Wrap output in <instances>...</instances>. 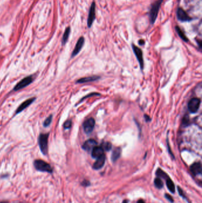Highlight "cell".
<instances>
[{"label":"cell","mask_w":202,"mask_h":203,"mask_svg":"<svg viewBox=\"0 0 202 203\" xmlns=\"http://www.w3.org/2000/svg\"><path fill=\"white\" fill-rule=\"evenodd\" d=\"M163 1L164 0H157V1H155L151 5L149 15V20L152 24H154L155 22L156 21L160 7Z\"/></svg>","instance_id":"obj_1"},{"label":"cell","mask_w":202,"mask_h":203,"mask_svg":"<svg viewBox=\"0 0 202 203\" xmlns=\"http://www.w3.org/2000/svg\"><path fill=\"white\" fill-rule=\"evenodd\" d=\"M49 133L40 134L38 138V143L40 150L44 155H46L48 151V138Z\"/></svg>","instance_id":"obj_2"},{"label":"cell","mask_w":202,"mask_h":203,"mask_svg":"<svg viewBox=\"0 0 202 203\" xmlns=\"http://www.w3.org/2000/svg\"><path fill=\"white\" fill-rule=\"evenodd\" d=\"M34 166L39 171L47 172V173H52L53 169L51 166L47 163L44 160H36L34 161Z\"/></svg>","instance_id":"obj_3"},{"label":"cell","mask_w":202,"mask_h":203,"mask_svg":"<svg viewBox=\"0 0 202 203\" xmlns=\"http://www.w3.org/2000/svg\"><path fill=\"white\" fill-rule=\"evenodd\" d=\"M33 81V76H27L25 78H24L20 81V82H19L17 84H16V86L14 88V90L18 91L19 90H21V89L25 88L27 86H29V84H30Z\"/></svg>","instance_id":"obj_4"},{"label":"cell","mask_w":202,"mask_h":203,"mask_svg":"<svg viewBox=\"0 0 202 203\" xmlns=\"http://www.w3.org/2000/svg\"><path fill=\"white\" fill-rule=\"evenodd\" d=\"M95 19V3L93 1L91 5L90 10H89L88 19H87V26L89 28H90L92 26Z\"/></svg>","instance_id":"obj_5"},{"label":"cell","mask_w":202,"mask_h":203,"mask_svg":"<svg viewBox=\"0 0 202 203\" xmlns=\"http://www.w3.org/2000/svg\"><path fill=\"white\" fill-rule=\"evenodd\" d=\"M177 19L181 22H189L193 20V18L190 17L189 14L180 7L177 9Z\"/></svg>","instance_id":"obj_6"},{"label":"cell","mask_w":202,"mask_h":203,"mask_svg":"<svg viewBox=\"0 0 202 203\" xmlns=\"http://www.w3.org/2000/svg\"><path fill=\"white\" fill-rule=\"evenodd\" d=\"M201 100L199 98L191 99L188 104V108L191 113H196L200 107Z\"/></svg>","instance_id":"obj_7"},{"label":"cell","mask_w":202,"mask_h":203,"mask_svg":"<svg viewBox=\"0 0 202 203\" xmlns=\"http://www.w3.org/2000/svg\"><path fill=\"white\" fill-rule=\"evenodd\" d=\"M95 124V121L94 118H90L87 119L83 124V128L84 132L88 134H90L94 128Z\"/></svg>","instance_id":"obj_8"},{"label":"cell","mask_w":202,"mask_h":203,"mask_svg":"<svg viewBox=\"0 0 202 203\" xmlns=\"http://www.w3.org/2000/svg\"><path fill=\"white\" fill-rule=\"evenodd\" d=\"M132 46L133 50V52H134V53L135 54L137 60H138V62L139 63L140 67H141V68L142 70H143V64H144L143 58V52H142V50H141L139 48H138V46H136L134 44H132Z\"/></svg>","instance_id":"obj_9"},{"label":"cell","mask_w":202,"mask_h":203,"mask_svg":"<svg viewBox=\"0 0 202 203\" xmlns=\"http://www.w3.org/2000/svg\"><path fill=\"white\" fill-rule=\"evenodd\" d=\"M85 42V39L84 37H81L78 40V41L76 44V45L75 46L74 50L72 53V57H74V56H76L79 52L81 50V49L84 44Z\"/></svg>","instance_id":"obj_10"},{"label":"cell","mask_w":202,"mask_h":203,"mask_svg":"<svg viewBox=\"0 0 202 203\" xmlns=\"http://www.w3.org/2000/svg\"><path fill=\"white\" fill-rule=\"evenodd\" d=\"M35 99H36L35 97H32V98L29 99L25 100L24 102H23L19 107V108L17 109V110H16L15 114H18V113L21 112L24 109H26L28 107H29L30 105L35 100Z\"/></svg>","instance_id":"obj_11"},{"label":"cell","mask_w":202,"mask_h":203,"mask_svg":"<svg viewBox=\"0 0 202 203\" xmlns=\"http://www.w3.org/2000/svg\"><path fill=\"white\" fill-rule=\"evenodd\" d=\"M97 143L93 139H90L87 141H86L83 145V149L86 151H90L93 150L95 146H97Z\"/></svg>","instance_id":"obj_12"},{"label":"cell","mask_w":202,"mask_h":203,"mask_svg":"<svg viewBox=\"0 0 202 203\" xmlns=\"http://www.w3.org/2000/svg\"><path fill=\"white\" fill-rule=\"evenodd\" d=\"M190 170L195 175H201V165L200 162H196L190 166Z\"/></svg>","instance_id":"obj_13"},{"label":"cell","mask_w":202,"mask_h":203,"mask_svg":"<svg viewBox=\"0 0 202 203\" xmlns=\"http://www.w3.org/2000/svg\"><path fill=\"white\" fill-rule=\"evenodd\" d=\"M105 160H106V157H105L104 155H103L97 158L93 165V169L95 170H98L103 167L105 163Z\"/></svg>","instance_id":"obj_14"},{"label":"cell","mask_w":202,"mask_h":203,"mask_svg":"<svg viewBox=\"0 0 202 203\" xmlns=\"http://www.w3.org/2000/svg\"><path fill=\"white\" fill-rule=\"evenodd\" d=\"M104 155V150L101 147L99 146H95V147L92 150L91 155L93 158L97 159Z\"/></svg>","instance_id":"obj_15"},{"label":"cell","mask_w":202,"mask_h":203,"mask_svg":"<svg viewBox=\"0 0 202 203\" xmlns=\"http://www.w3.org/2000/svg\"><path fill=\"white\" fill-rule=\"evenodd\" d=\"M99 78L100 77L99 76H93L88 77H84V78H80L79 80H77V83H88V82H94V81L98 80Z\"/></svg>","instance_id":"obj_16"},{"label":"cell","mask_w":202,"mask_h":203,"mask_svg":"<svg viewBox=\"0 0 202 203\" xmlns=\"http://www.w3.org/2000/svg\"><path fill=\"white\" fill-rule=\"evenodd\" d=\"M175 30L177 31V34L179 35V36H180V38L183 40H184V42H187L189 41V39L188 38H187V36H185V33L183 32V31L180 29V27L179 26H175Z\"/></svg>","instance_id":"obj_17"},{"label":"cell","mask_w":202,"mask_h":203,"mask_svg":"<svg viewBox=\"0 0 202 203\" xmlns=\"http://www.w3.org/2000/svg\"><path fill=\"white\" fill-rule=\"evenodd\" d=\"M121 149L120 148H116L113 151L111 155V160L113 161H116L120 156Z\"/></svg>","instance_id":"obj_18"},{"label":"cell","mask_w":202,"mask_h":203,"mask_svg":"<svg viewBox=\"0 0 202 203\" xmlns=\"http://www.w3.org/2000/svg\"><path fill=\"white\" fill-rule=\"evenodd\" d=\"M70 32H71V28L70 27H68L65 29V32L62 37V45H65L67 42L70 35Z\"/></svg>","instance_id":"obj_19"},{"label":"cell","mask_w":202,"mask_h":203,"mask_svg":"<svg viewBox=\"0 0 202 203\" xmlns=\"http://www.w3.org/2000/svg\"><path fill=\"white\" fill-rule=\"evenodd\" d=\"M166 184H167V186L168 189L171 192L174 193L175 192V186H174L173 182L170 179H169V178L167 179Z\"/></svg>","instance_id":"obj_20"},{"label":"cell","mask_w":202,"mask_h":203,"mask_svg":"<svg viewBox=\"0 0 202 203\" xmlns=\"http://www.w3.org/2000/svg\"><path fill=\"white\" fill-rule=\"evenodd\" d=\"M156 175L157 176H158V178H164V179H168V178H169V177L167 175V174L165 172H164L163 170L161 169H158L157 170Z\"/></svg>","instance_id":"obj_21"},{"label":"cell","mask_w":202,"mask_h":203,"mask_svg":"<svg viewBox=\"0 0 202 203\" xmlns=\"http://www.w3.org/2000/svg\"><path fill=\"white\" fill-rule=\"evenodd\" d=\"M154 184L156 187L158 189H161L163 187L164 184L163 182L159 178H157L156 179L154 180Z\"/></svg>","instance_id":"obj_22"},{"label":"cell","mask_w":202,"mask_h":203,"mask_svg":"<svg viewBox=\"0 0 202 203\" xmlns=\"http://www.w3.org/2000/svg\"><path fill=\"white\" fill-rule=\"evenodd\" d=\"M101 147L103 148L104 150L106 151H110L111 149V144L109 142H105L102 143Z\"/></svg>","instance_id":"obj_23"},{"label":"cell","mask_w":202,"mask_h":203,"mask_svg":"<svg viewBox=\"0 0 202 203\" xmlns=\"http://www.w3.org/2000/svg\"><path fill=\"white\" fill-rule=\"evenodd\" d=\"M52 115H51L49 117H48L44 121L43 123V126L45 127H47L48 126H49V125L51 124L52 123Z\"/></svg>","instance_id":"obj_24"},{"label":"cell","mask_w":202,"mask_h":203,"mask_svg":"<svg viewBox=\"0 0 202 203\" xmlns=\"http://www.w3.org/2000/svg\"><path fill=\"white\" fill-rule=\"evenodd\" d=\"M72 125V121L70 120L67 121L63 124V127L65 129H69L71 128Z\"/></svg>","instance_id":"obj_25"},{"label":"cell","mask_w":202,"mask_h":203,"mask_svg":"<svg viewBox=\"0 0 202 203\" xmlns=\"http://www.w3.org/2000/svg\"><path fill=\"white\" fill-rule=\"evenodd\" d=\"M165 197V198H166L169 201H170V202H174V200H173V197L170 196V195H169V194H166Z\"/></svg>","instance_id":"obj_26"},{"label":"cell","mask_w":202,"mask_h":203,"mask_svg":"<svg viewBox=\"0 0 202 203\" xmlns=\"http://www.w3.org/2000/svg\"><path fill=\"white\" fill-rule=\"evenodd\" d=\"M178 191H179V193L180 194V195L183 198H185V195L184 194L183 191H182V190L180 187H178Z\"/></svg>","instance_id":"obj_27"},{"label":"cell","mask_w":202,"mask_h":203,"mask_svg":"<svg viewBox=\"0 0 202 203\" xmlns=\"http://www.w3.org/2000/svg\"><path fill=\"white\" fill-rule=\"evenodd\" d=\"M139 45H143L145 44V41L143 40H140L139 41Z\"/></svg>","instance_id":"obj_28"},{"label":"cell","mask_w":202,"mask_h":203,"mask_svg":"<svg viewBox=\"0 0 202 203\" xmlns=\"http://www.w3.org/2000/svg\"><path fill=\"white\" fill-rule=\"evenodd\" d=\"M137 203H145V202H144V201L142 200H139Z\"/></svg>","instance_id":"obj_29"},{"label":"cell","mask_w":202,"mask_h":203,"mask_svg":"<svg viewBox=\"0 0 202 203\" xmlns=\"http://www.w3.org/2000/svg\"><path fill=\"white\" fill-rule=\"evenodd\" d=\"M127 202H128V201L127 200H125L123 201V203H127Z\"/></svg>","instance_id":"obj_30"}]
</instances>
